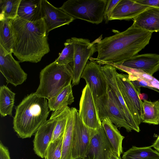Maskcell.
<instances>
[{"label":"cell","mask_w":159,"mask_h":159,"mask_svg":"<svg viewBox=\"0 0 159 159\" xmlns=\"http://www.w3.org/2000/svg\"><path fill=\"white\" fill-rule=\"evenodd\" d=\"M152 32L142 29L133 22L125 31L102 39H97V57L89 59L100 65H121L149 43Z\"/></svg>","instance_id":"1"},{"label":"cell","mask_w":159,"mask_h":159,"mask_svg":"<svg viewBox=\"0 0 159 159\" xmlns=\"http://www.w3.org/2000/svg\"><path fill=\"white\" fill-rule=\"evenodd\" d=\"M13 40V53L21 62L37 63L50 51L43 18L34 22L17 17L11 20Z\"/></svg>","instance_id":"2"},{"label":"cell","mask_w":159,"mask_h":159,"mask_svg":"<svg viewBox=\"0 0 159 159\" xmlns=\"http://www.w3.org/2000/svg\"><path fill=\"white\" fill-rule=\"evenodd\" d=\"M13 128L23 139L30 138L46 120L50 111L47 99L31 93L16 107Z\"/></svg>","instance_id":"3"},{"label":"cell","mask_w":159,"mask_h":159,"mask_svg":"<svg viewBox=\"0 0 159 159\" xmlns=\"http://www.w3.org/2000/svg\"><path fill=\"white\" fill-rule=\"evenodd\" d=\"M72 77V68L70 64L61 65L54 61L41 71L39 84L35 93L48 100L71 84Z\"/></svg>","instance_id":"4"},{"label":"cell","mask_w":159,"mask_h":159,"mask_svg":"<svg viewBox=\"0 0 159 159\" xmlns=\"http://www.w3.org/2000/svg\"><path fill=\"white\" fill-rule=\"evenodd\" d=\"M107 0H68L60 7L75 19L98 24L104 18Z\"/></svg>","instance_id":"5"},{"label":"cell","mask_w":159,"mask_h":159,"mask_svg":"<svg viewBox=\"0 0 159 159\" xmlns=\"http://www.w3.org/2000/svg\"><path fill=\"white\" fill-rule=\"evenodd\" d=\"M116 80L119 90L129 112L139 126L142 122L143 102L140 98V87L134 85L128 75L117 72Z\"/></svg>","instance_id":"6"},{"label":"cell","mask_w":159,"mask_h":159,"mask_svg":"<svg viewBox=\"0 0 159 159\" xmlns=\"http://www.w3.org/2000/svg\"><path fill=\"white\" fill-rule=\"evenodd\" d=\"M97 107L101 121L107 117L117 128L123 127L128 132L133 130L109 86L107 93L98 98Z\"/></svg>","instance_id":"7"},{"label":"cell","mask_w":159,"mask_h":159,"mask_svg":"<svg viewBox=\"0 0 159 159\" xmlns=\"http://www.w3.org/2000/svg\"><path fill=\"white\" fill-rule=\"evenodd\" d=\"M70 39L74 48V61L72 62L73 86L78 85L83 72L89 59L97 52L96 40L90 42L86 39L73 37Z\"/></svg>","instance_id":"8"},{"label":"cell","mask_w":159,"mask_h":159,"mask_svg":"<svg viewBox=\"0 0 159 159\" xmlns=\"http://www.w3.org/2000/svg\"><path fill=\"white\" fill-rule=\"evenodd\" d=\"M74 124L72 151L73 159L83 158L85 156L91 141L98 129L90 128L84 123L79 111L73 107Z\"/></svg>","instance_id":"9"},{"label":"cell","mask_w":159,"mask_h":159,"mask_svg":"<svg viewBox=\"0 0 159 159\" xmlns=\"http://www.w3.org/2000/svg\"><path fill=\"white\" fill-rule=\"evenodd\" d=\"M101 66L94 61H88L81 76L85 80L86 84L89 86L96 107L98 98L106 94L109 88V85L102 71Z\"/></svg>","instance_id":"10"},{"label":"cell","mask_w":159,"mask_h":159,"mask_svg":"<svg viewBox=\"0 0 159 159\" xmlns=\"http://www.w3.org/2000/svg\"><path fill=\"white\" fill-rule=\"evenodd\" d=\"M12 53L7 52L0 45V71L6 82L16 86L26 80L27 74L21 67L18 61L15 60Z\"/></svg>","instance_id":"11"},{"label":"cell","mask_w":159,"mask_h":159,"mask_svg":"<svg viewBox=\"0 0 159 159\" xmlns=\"http://www.w3.org/2000/svg\"><path fill=\"white\" fill-rule=\"evenodd\" d=\"M79 116L87 126L98 129L102 127L92 92L88 84L83 89L80 102Z\"/></svg>","instance_id":"12"},{"label":"cell","mask_w":159,"mask_h":159,"mask_svg":"<svg viewBox=\"0 0 159 159\" xmlns=\"http://www.w3.org/2000/svg\"><path fill=\"white\" fill-rule=\"evenodd\" d=\"M101 68L109 87L117 103L124 112L133 130L139 132L140 130L139 126L137 124L129 112L118 88L116 80V68L111 65L107 64L101 66Z\"/></svg>","instance_id":"13"},{"label":"cell","mask_w":159,"mask_h":159,"mask_svg":"<svg viewBox=\"0 0 159 159\" xmlns=\"http://www.w3.org/2000/svg\"><path fill=\"white\" fill-rule=\"evenodd\" d=\"M57 115L55 111L38 129L33 140V149L35 153L42 158L44 157L46 151L52 141L53 131L57 123Z\"/></svg>","instance_id":"14"},{"label":"cell","mask_w":159,"mask_h":159,"mask_svg":"<svg viewBox=\"0 0 159 159\" xmlns=\"http://www.w3.org/2000/svg\"><path fill=\"white\" fill-rule=\"evenodd\" d=\"M42 15L48 34L54 29L69 24L75 19L60 7H54L46 0L42 1Z\"/></svg>","instance_id":"15"},{"label":"cell","mask_w":159,"mask_h":159,"mask_svg":"<svg viewBox=\"0 0 159 159\" xmlns=\"http://www.w3.org/2000/svg\"><path fill=\"white\" fill-rule=\"evenodd\" d=\"M113 149L102 126L92 138L83 159H109Z\"/></svg>","instance_id":"16"},{"label":"cell","mask_w":159,"mask_h":159,"mask_svg":"<svg viewBox=\"0 0 159 159\" xmlns=\"http://www.w3.org/2000/svg\"><path fill=\"white\" fill-rule=\"evenodd\" d=\"M120 65L140 70L152 76L159 70V54L146 53L136 55Z\"/></svg>","instance_id":"17"},{"label":"cell","mask_w":159,"mask_h":159,"mask_svg":"<svg viewBox=\"0 0 159 159\" xmlns=\"http://www.w3.org/2000/svg\"><path fill=\"white\" fill-rule=\"evenodd\" d=\"M151 7L140 4L135 0H121L113 11L110 20L134 19Z\"/></svg>","instance_id":"18"},{"label":"cell","mask_w":159,"mask_h":159,"mask_svg":"<svg viewBox=\"0 0 159 159\" xmlns=\"http://www.w3.org/2000/svg\"><path fill=\"white\" fill-rule=\"evenodd\" d=\"M139 27L152 32H159V8L151 7L134 18Z\"/></svg>","instance_id":"19"},{"label":"cell","mask_w":159,"mask_h":159,"mask_svg":"<svg viewBox=\"0 0 159 159\" xmlns=\"http://www.w3.org/2000/svg\"><path fill=\"white\" fill-rule=\"evenodd\" d=\"M42 0H21L18 16L26 20L34 22L42 19Z\"/></svg>","instance_id":"20"},{"label":"cell","mask_w":159,"mask_h":159,"mask_svg":"<svg viewBox=\"0 0 159 159\" xmlns=\"http://www.w3.org/2000/svg\"><path fill=\"white\" fill-rule=\"evenodd\" d=\"M102 125L113 151L120 157L123 152L122 144L125 137L108 118H106L102 121Z\"/></svg>","instance_id":"21"},{"label":"cell","mask_w":159,"mask_h":159,"mask_svg":"<svg viewBox=\"0 0 159 159\" xmlns=\"http://www.w3.org/2000/svg\"><path fill=\"white\" fill-rule=\"evenodd\" d=\"M74 116L73 107L70 108L63 135L61 159H73L72 151L73 141Z\"/></svg>","instance_id":"22"},{"label":"cell","mask_w":159,"mask_h":159,"mask_svg":"<svg viewBox=\"0 0 159 159\" xmlns=\"http://www.w3.org/2000/svg\"><path fill=\"white\" fill-rule=\"evenodd\" d=\"M71 84L65 88L58 94L48 100L50 111H55L71 105L74 102Z\"/></svg>","instance_id":"23"},{"label":"cell","mask_w":159,"mask_h":159,"mask_svg":"<svg viewBox=\"0 0 159 159\" xmlns=\"http://www.w3.org/2000/svg\"><path fill=\"white\" fill-rule=\"evenodd\" d=\"M152 147L133 146L124 153L122 159H159V152Z\"/></svg>","instance_id":"24"},{"label":"cell","mask_w":159,"mask_h":159,"mask_svg":"<svg viewBox=\"0 0 159 159\" xmlns=\"http://www.w3.org/2000/svg\"><path fill=\"white\" fill-rule=\"evenodd\" d=\"M16 93L7 86L0 87V114L2 117L12 116Z\"/></svg>","instance_id":"25"},{"label":"cell","mask_w":159,"mask_h":159,"mask_svg":"<svg viewBox=\"0 0 159 159\" xmlns=\"http://www.w3.org/2000/svg\"><path fill=\"white\" fill-rule=\"evenodd\" d=\"M142 122L153 125L159 124V101L144 100L143 103Z\"/></svg>","instance_id":"26"},{"label":"cell","mask_w":159,"mask_h":159,"mask_svg":"<svg viewBox=\"0 0 159 159\" xmlns=\"http://www.w3.org/2000/svg\"><path fill=\"white\" fill-rule=\"evenodd\" d=\"M11 19L0 21V45L8 53H13L14 40Z\"/></svg>","instance_id":"27"},{"label":"cell","mask_w":159,"mask_h":159,"mask_svg":"<svg viewBox=\"0 0 159 159\" xmlns=\"http://www.w3.org/2000/svg\"><path fill=\"white\" fill-rule=\"evenodd\" d=\"M21 1V0H0V21L16 18Z\"/></svg>","instance_id":"28"},{"label":"cell","mask_w":159,"mask_h":159,"mask_svg":"<svg viewBox=\"0 0 159 159\" xmlns=\"http://www.w3.org/2000/svg\"><path fill=\"white\" fill-rule=\"evenodd\" d=\"M64 45V48L55 61L59 65H67L74 61V48L70 39H67Z\"/></svg>","instance_id":"29"},{"label":"cell","mask_w":159,"mask_h":159,"mask_svg":"<svg viewBox=\"0 0 159 159\" xmlns=\"http://www.w3.org/2000/svg\"><path fill=\"white\" fill-rule=\"evenodd\" d=\"M63 138V136L50 143L46 151L45 159H61Z\"/></svg>","instance_id":"30"},{"label":"cell","mask_w":159,"mask_h":159,"mask_svg":"<svg viewBox=\"0 0 159 159\" xmlns=\"http://www.w3.org/2000/svg\"><path fill=\"white\" fill-rule=\"evenodd\" d=\"M120 0H108L104 14V18L106 23H108L110 20V17L113 11Z\"/></svg>","instance_id":"31"},{"label":"cell","mask_w":159,"mask_h":159,"mask_svg":"<svg viewBox=\"0 0 159 159\" xmlns=\"http://www.w3.org/2000/svg\"><path fill=\"white\" fill-rule=\"evenodd\" d=\"M129 78L131 82L135 86L140 87H145L148 88L159 93L156 89L151 87V85L146 80L131 75H128Z\"/></svg>","instance_id":"32"},{"label":"cell","mask_w":159,"mask_h":159,"mask_svg":"<svg viewBox=\"0 0 159 159\" xmlns=\"http://www.w3.org/2000/svg\"><path fill=\"white\" fill-rule=\"evenodd\" d=\"M141 4L154 7L159 8V0H135Z\"/></svg>","instance_id":"33"},{"label":"cell","mask_w":159,"mask_h":159,"mask_svg":"<svg viewBox=\"0 0 159 159\" xmlns=\"http://www.w3.org/2000/svg\"><path fill=\"white\" fill-rule=\"evenodd\" d=\"M0 159H11L8 150L1 141L0 143Z\"/></svg>","instance_id":"34"},{"label":"cell","mask_w":159,"mask_h":159,"mask_svg":"<svg viewBox=\"0 0 159 159\" xmlns=\"http://www.w3.org/2000/svg\"><path fill=\"white\" fill-rule=\"evenodd\" d=\"M146 81L151 85L152 87L159 89V81L155 78H154L152 80H147Z\"/></svg>","instance_id":"35"},{"label":"cell","mask_w":159,"mask_h":159,"mask_svg":"<svg viewBox=\"0 0 159 159\" xmlns=\"http://www.w3.org/2000/svg\"><path fill=\"white\" fill-rule=\"evenodd\" d=\"M109 159H122L120 157L118 156L116 153L113 150L110 153Z\"/></svg>","instance_id":"36"},{"label":"cell","mask_w":159,"mask_h":159,"mask_svg":"<svg viewBox=\"0 0 159 159\" xmlns=\"http://www.w3.org/2000/svg\"><path fill=\"white\" fill-rule=\"evenodd\" d=\"M152 147L159 152V135L155 142L152 145Z\"/></svg>","instance_id":"37"},{"label":"cell","mask_w":159,"mask_h":159,"mask_svg":"<svg viewBox=\"0 0 159 159\" xmlns=\"http://www.w3.org/2000/svg\"><path fill=\"white\" fill-rule=\"evenodd\" d=\"M83 159L81 158H78V159Z\"/></svg>","instance_id":"38"}]
</instances>
